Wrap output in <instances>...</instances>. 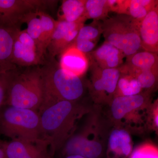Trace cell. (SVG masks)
Returning a JSON list of instances; mask_svg holds the SVG:
<instances>
[{"mask_svg": "<svg viewBox=\"0 0 158 158\" xmlns=\"http://www.w3.org/2000/svg\"><path fill=\"white\" fill-rule=\"evenodd\" d=\"M86 116L81 128L73 133L61 148L62 155L106 158L108 136L113 125L104 115L102 106L94 105Z\"/></svg>", "mask_w": 158, "mask_h": 158, "instance_id": "6da1fadb", "label": "cell"}, {"mask_svg": "<svg viewBox=\"0 0 158 158\" xmlns=\"http://www.w3.org/2000/svg\"><path fill=\"white\" fill-rule=\"evenodd\" d=\"M91 108L79 102L60 101L39 113L41 139L50 146L51 155L62 148L73 133L76 122Z\"/></svg>", "mask_w": 158, "mask_h": 158, "instance_id": "7a4b0ae2", "label": "cell"}, {"mask_svg": "<svg viewBox=\"0 0 158 158\" xmlns=\"http://www.w3.org/2000/svg\"><path fill=\"white\" fill-rule=\"evenodd\" d=\"M40 68L43 82V101L39 113L60 101L79 102L85 92V84L81 78L62 69L55 58L47 56Z\"/></svg>", "mask_w": 158, "mask_h": 158, "instance_id": "3957f363", "label": "cell"}, {"mask_svg": "<svg viewBox=\"0 0 158 158\" xmlns=\"http://www.w3.org/2000/svg\"><path fill=\"white\" fill-rule=\"evenodd\" d=\"M44 90L40 68L23 71L12 70L8 88L6 106L39 111L43 101Z\"/></svg>", "mask_w": 158, "mask_h": 158, "instance_id": "277c9868", "label": "cell"}, {"mask_svg": "<svg viewBox=\"0 0 158 158\" xmlns=\"http://www.w3.org/2000/svg\"><path fill=\"white\" fill-rule=\"evenodd\" d=\"M6 106L0 111L1 135L33 143L42 141L38 111Z\"/></svg>", "mask_w": 158, "mask_h": 158, "instance_id": "5b68a950", "label": "cell"}, {"mask_svg": "<svg viewBox=\"0 0 158 158\" xmlns=\"http://www.w3.org/2000/svg\"><path fill=\"white\" fill-rule=\"evenodd\" d=\"M139 22L129 15L117 14L101 21L105 42L119 50L127 58L141 48Z\"/></svg>", "mask_w": 158, "mask_h": 158, "instance_id": "8992f818", "label": "cell"}, {"mask_svg": "<svg viewBox=\"0 0 158 158\" xmlns=\"http://www.w3.org/2000/svg\"><path fill=\"white\" fill-rule=\"evenodd\" d=\"M89 61L90 79L87 85L90 98L94 105L109 106L114 98L120 71L118 68L102 69Z\"/></svg>", "mask_w": 158, "mask_h": 158, "instance_id": "52a82bcc", "label": "cell"}, {"mask_svg": "<svg viewBox=\"0 0 158 158\" xmlns=\"http://www.w3.org/2000/svg\"><path fill=\"white\" fill-rule=\"evenodd\" d=\"M53 0H0V23L21 29L23 18L32 12H47L55 9Z\"/></svg>", "mask_w": 158, "mask_h": 158, "instance_id": "ba28073f", "label": "cell"}, {"mask_svg": "<svg viewBox=\"0 0 158 158\" xmlns=\"http://www.w3.org/2000/svg\"><path fill=\"white\" fill-rule=\"evenodd\" d=\"M45 61L39 56L35 43L26 29L18 31L15 37L12 47V63L16 66L27 68L44 65Z\"/></svg>", "mask_w": 158, "mask_h": 158, "instance_id": "9c48e42d", "label": "cell"}, {"mask_svg": "<svg viewBox=\"0 0 158 158\" xmlns=\"http://www.w3.org/2000/svg\"><path fill=\"white\" fill-rule=\"evenodd\" d=\"M152 94L146 92L129 96L116 97L110 103L106 115L113 126L119 124L125 116L136 110L149 106L152 102Z\"/></svg>", "mask_w": 158, "mask_h": 158, "instance_id": "30bf717a", "label": "cell"}, {"mask_svg": "<svg viewBox=\"0 0 158 158\" xmlns=\"http://www.w3.org/2000/svg\"><path fill=\"white\" fill-rule=\"evenodd\" d=\"M85 22L69 23L57 20L56 27L48 47L47 56L55 58L72 44Z\"/></svg>", "mask_w": 158, "mask_h": 158, "instance_id": "8fae6325", "label": "cell"}, {"mask_svg": "<svg viewBox=\"0 0 158 158\" xmlns=\"http://www.w3.org/2000/svg\"><path fill=\"white\" fill-rule=\"evenodd\" d=\"M6 158H52L47 152L48 145L44 141L33 143L14 139L9 142L0 141Z\"/></svg>", "mask_w": 158, "mask_h": 158, "instance_id": "7c38bea8", "label": "cell"}, {"mask_svg": "<svg viewBox=\"0 0 158 158\" xmlns=\"http://www.w3.org/2000/svg\"><path fill=\"white\" fill-rule=\"evenodd\" d=\"M131 135L124 128L113 126L108 136L106 158H128L133 150Z\"/></svg>", "mask_w": 158, "mask_h": 158, "instance_id": "4fadbf2b", "label": "cell"}, {"mask_svg": "<svg viewBox=\"0 0 158 158\" xmlns=\"http://www.w3.org/2000/svg\"><path fill=\"white\" fill-rule=\"evenodd\" d=\"M138 31L142 49L158 54V6L139 22Z\"/></svg>", "mask_w": 158, "mask_h": 158, "instance_id": "5bb4252c", "label": "cell"}, {"mask_svg": "<svg viewBox=\"0 0 158 158\" xmlns=\"http://www.w3.org/2000/svg\"><path fill=\"white\" fill-rule=\"evenodd\" d=\"M59 64L65 71L82 77L89 69L90 61L88 55L71 44L60 55Z\"/></svg>", "mask_w": 158, "mask_h": 158, "instance_id": "9a60e30c", "label": "cell"}, {"mask_svg": "<svg viewBox=\"0 0 158 158\" xmlns=\"http://www.w3.org/2000/svg\"><path fill=\"white\" fill-rule=\"evenodd\" d=\"M158 54L141 50L127 57L126 63L118 67L121 73L134 75L140 72L158 69Z\"/></svg>", "mask_w": 158, "mask_h": 158, "instance_id": "2e32d148", "label": "cell"}, {"mask_svg": "<svg viewBox=\"0 0 158 158\" xmlns=\"http://www.w3.org/2000/svg\"><path fill=\"white\" fill-rule=\"evenodd\" d=\"M20 30L0 23V73L17 68L11 61V53L15 34Z\"/></svg>", "mask_w": 158, "mask_h": 158, "instance_id": "e0dca14e", "label": "cell"}, {"mask_svg": "<svg viewBox=\"0 0 158 158\" xmlns=\"http://www.w3.org/2000/svg\"><path fill=\"white\" fill-rule=\"evenodd\" d=\"M87 54L90 60L102 69L118 68L125 57L119 50L106 42L95 51Z\"/></svg>", "mask_w": 158, "mask_h": 158, "instance_id": "ac0fdd59", "label": "cell"}, {"mask_svg": "<svg viewBox=\"0 0 158 158\" xmlns=\"http://www.w3.org/2000/svg\"><path fill=\"white\" fill-rule=\"evenodd\" d=\"M102 34L101 21L93 20L81 28L72 44L81 52L89 53L95 48Z\"/></svg>", "mask_w": 158, "mask_h": 158, "instance_id": "d6986e66", "label": "cell"}, {"mask_svg": "<svg viewBox=\"0 0 158 158\" xmlns=\"http://www.w3.org/2000/svg\"><path fill=\"white\" fill-rule=\"evenodd\" d=\"M22 22L27 23V27L26 31L35 42L39 56L43 60L45 61L47 51L44 45L40 20L37 12L26 15L23 18Z\"/></svg>", "mask_w": 158, "mask_h": 158, "instance_id": "ffe728a7", "label": "cell"}, {"mask_svg": "<svg viewBox=\"0 0 158 158\" xmlns=\"http://www.w3.org/2000/svg\"><path fill=\"white\" fill-rule=\"evenodd\" d=\"M85 0H64L62 1L58 20L69 23L85 22Z\"/></svg>", "mask_w": 158, "mask_h": 158, "instance_id": "44dd1931", "label": "cell"}, {"mask_svg": "<svg viewBox=\"0 0 158 158\" xmlns=\"http://www.w3.org/2000/svg\"><path fill=\"white\" fill-rule=\"evenodd\" d=\"M158 6V1L156 0H128L125 15L140 22Z\"/></svg>", "mask_w": 158, "mask_h": 158, "instance_id": "7402d4cb", "label": "cell"}, {"mask_svg": "<svg viewBox=\"0 0 158 158\" xmlns=\"http://www.w3.org/2000/svg\"><path fill=\"white\" fill-rule=\"evenodd\" d=\"M111 11L108 0H85L86 19L102 21L107 18Z\"/></svg>", "mask_w": 158, "mask_h": 158, "instance_id": "603a6c76", "label": "cell"}, {"mask_svg": "<svg viewBox=\"0 0 158 158\" xmlns=\"http://www.w3.org/2000/svg\"><path fill=\"white\" fill-rule=\"evenodd\" d=\"M142 92L143 90L135 77L129 74L121 73L114 98L132 96Z\"/></svg>", "mask_w": 158, "mask_h": 158, "instance_id": "cb8c5ba5", "label": "cell"}, {"mask_svg": "<svg viewBox=\"0 0 158 158\" xmlns=\"http://www.w3.org/2000/svg\"><path fill=\"white\" fill-rule=\"evenodd\" d=\"M133 76L144 92L152 94L158 85V69L140 72Z\"/></svg>", "mask_w": 158, "mask_h": 158, "instance_id": "d4e9b609", "label": "cell"}, {"mask_svg": "<svg viewBox=\"0 0 158 158\" xmlns=\"http://www.w3.org/2000/svg\"><path fill=\"white\" fill-rule=\"evenodd\" d=\"M37 14L40 20L44 42L47 51L48 47L56 27L57 20L54 19L47 12L38 11Z\"/></svg>", "mask_w": 158, "mask_h": 158, "instance_id": "484cf974", "label": "cell"}, {"mask_svg": "<svg viewBox=\"0 0 158 158\" xmlns=\"http://www.w3.org/2000/svg\"><path fill=\"white\" fill-rule=\"evenodd\" d=\"M130 158H158V148L151 143H144L133 150Z\"/></svg>", "mask_w": 158, "mask_h": 158, "instance_id": "4316f807", "label": "cell"}, {"mask_svg": "<svg viewBox=\"0 0 158 158\" xmlns=\"http://www.w3.org/2000/svg\"><path fill=\"white\" fill-rule=\"evenodd\" d=\"M158 131V99L152 102L148 111L146 121V131Z\"/></svg>", "mask_w": 158, "mask_h": 158, "instance_id": "83f0119b", "label": "cell"}, {"mask_svg": "<svg viewBox=\"0 0 158 158\" xmlns=\"http://www.w3.org/2000/svg\"><path fill=\"white\" fill-rule=\"evenodd\" d=\"M12 71L0 73V111L6 105Z\"/></svg>", "mask_w": 158, "mask_h": 158, "instance_id": "f1b7e54d", "label": "cell"}, {"mask_svg": "<svg viewBox=\"0 0 158 158\" xmlns=\"http://www.w3.org/2000/svg\"><path fill=\"white\" fill-rule=\"evenodd\" d=\"M0 158H6L1 143H0Z\"/></svg>", "mask_w": 158, "mask_h": 158, "instance_id": "f546056e", "label": "cell"}, {"mask_svg": "<svg viewBox=\"0 0 158 158\" xmlns=\"http://www.w3.org/2000/svg\"><path fill=\"white\" fill-rule=\"evenodd\" d=\"M64 158H85L81 156L77 155H71L66 156L64 157Z\"/></svg>", "mask_w": 158, "mask_h": 158, "instance_id": "4dcf8cb0", "label": "cell"}]
</instances>
